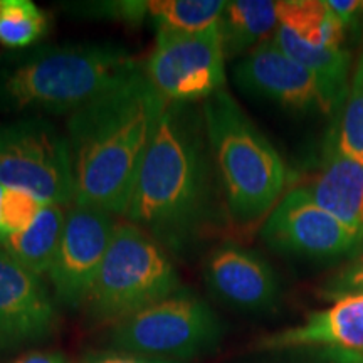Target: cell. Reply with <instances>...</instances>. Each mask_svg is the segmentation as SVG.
<instances>
[{
    "label": "cell",
    "instance_id": "1",
    "mask_svg": "<svg viewBox=\"0 0 363 363\" xmlns=\"http://www.w3.org/2000/svg\"><path fill=\"white\" fill-rule=\"evenodd\" d=\"M222 190L199 104L167 101L126 208L138 225L185 256L216 225Z\"/></svg>",
    "mask_w": 363,
    "mask_h": 363
},
{
    "label": "cell",
    "instance_id": "2",
    "mask_svg": "<svg viewBox=\"0 0 363 363\" xmlns=\"http://www.w3.org/2000/svg\"><path fill=\"white\" fill-rule=\"evenodd\" d=\"M165 104L142 69L71 113L66 142L74 203L125 217Z\"/></svg>",
    "mask_w": 363,
    "mask_h": 363
},
{
    "label": "cell",
    "instance_id": "3",
    "mask_svg": "<svg viewBox=\"0 0 363 363\" xmlns=\"http://www.w3.org/2000/svg\"><path fill=\"white\" fill-rule=\"evenodd\" d=\"M201 108L227 219L240 230L262 225L283 199V157L225 88Z\"/></svg>",
    "mask_w": 363,
    "mask_h": 363
},
{
    "label": "cell",
    "instance_id": "4",
    "mask_svg": "<svg viewBox=\"0 0 363 363\" xmlns=\"http://www.w3.org/2000/svg\"><path fill=\"white\" fill-rule=\"evenodd\" d=\"M143 67L116 44L40 49L0 79V98L16 111L71 115Z\"/></svg>",
    "mask_w": 363,
    "mask_h": 363
},
{
    "label": "cell",
    "instance_id": "5",
    "mask_svg": "<svg viewBox=\"0 0 363 363\" xmlns=\"http://www.w3.org/2000/svg\"><path fill=\"white\" fill-rule=\"evenodd\" d=\"M180 288L170 252L138 225L121 222L84 306L93 320L113 326Z\"/></svg>",
    "mask_w": 363,
    "mask_h": 363
},
{
    "label": "cell",
    "instance_id": "6",
    "mask_svg": "<svg viewBox=\"0 0 363 363\" xmlns=\"http://www.w3.org/2000/svg\"><path fill=\"white\" fill-rule=\"evenodd\" d=\"M224 325L207 301L180 288L172 296L113 325V350L172 362H187L214 352Z\"/></svg>",
    "mask_w": 363,
    "mask_h": 363
},
{
    "label": "cell",
    "instance_id": "7",
    "mask_svg": "<svg viewBox=\"0 0 363 363\" xmlns=\"http://www.w3.org/2000/svg\"><path fill=\"white\" fill-rule=\"evenodd\" d=\"M0 184L49 203H74L66 136L44 118L0 125Z\"/></svg>",
    "mask_w": 363,
    "mask_h": 363
},
{
    "label": "cell",
    "instance_id": "8",
    "mask_svg": "<svg viewBox=\"0 0 363 363\" xmlns=\"http://www.w3.org/2000/svg\"><path fill=\"white\" fill-rule=\"evenodd\" d=\"M224 62L219 24L194 34L157 27L155 48L143 69L163 99L197 104L224 89Z\"/></svg>",
    "mask_w": 363,
    "mask_h": 363
},
{
    "label": "cell",
    "instance_id": "9",
    "mask_svg": "<svg viewBox=\"0 0 363 363\" xmlns=\"http://www.w3.org/2000/svg\"><path fill=\"white\" fill-rule=\"evenodd\" d=\"M261 239L274 252L306 259H347L363 252V238L294 185L266 217Z\"/></svg>",
    "mask_w": 363,
    "mask_h": 363
},
{
    "label": "cell",
    "instance_id": "10",
    "mask_svg": "<svg viewBox=\"0 0 363 363\" xmlns=\"http://www.w3.org/2000/svg\"><path fill=\"white\" fill-rule=\"evenodd\" d=\"M116 225L115 216L99 208L78 203L67 207L61 239L45 276L57 305L71 310L86 305Z\"/></svg>",
    "mask_w": 363,
    "mask_h": 363
},
{
    "label": "cell",
    "instance_id": "11",
    "mask_svg": "<svg viewBox=\"0 0 363 363\" xmlns=\"http://www.w3.org/2000/svg\"><path fill=\"white\" fill-rule=\"evenodd\" d=\"M57 323V301L45 278L0 249V353L44 342Z\"/></svg>",
    "mask_w": 363,
    "mask_h": 363
},
{
    "label": "cell",
    "instance_id": "12",
    "mask_svg": "<svg viewBox=\"0 0 363 363\" xmlns=\"http://www.w3.org/2000/svg\"><path fill=\"white\" fill-rule=\"evenodd\" d=\"M234 81L244 93L284 110L335 115L315 76L289 57L272 38L240 59L234 67Z\"/></svg>",
    "mask_w": 363,
    "mask_h": 363
},
{
    "label": "cell",
    "instance_id": "13",
    "mask_svg": "<svg viewBox=\"0 0 363 363\" xmlns=\"http://www.w3.org/2000/svg\"><path fill=\"white\" fill-rule=\"evenodd\" d=\"M262 352L308 350L333 363H363V296L308 313L305 321L256 342Z\"/></svg>",
    "mask_w": 363,
    "mask_h": 363
},
{
    "label": "cell",
    "instance_id": "14",
    "mask_svg": "<svg viewBox=\"0 0 363 363\" xmlns=\"http://www.w3.org/2000/svg\"><path fill=\"white\" fill-rule=\"evenodd\" d=\"M203 281L212 296L238 311L266 313L281 296L278 272L269 261L234 242L220 244L207 254Z\"/></svg>",
    "mask_w": 363,
    "mask_h": 363
},
{
    "label": "cell",
    "instance_id": "15",
    "mask_svg": "<svg viewBox=\"0 0 363 363\" xmlns=\"http://www.w3.org/2000/svg\"><path fill=\"white\" fill-rule=\"evenodd\" d=\"M296 187L363 238V165L340 152L331 131L325 138L320 165Z\"/></svg>",
    "mask_w": 363,
    "mask_h": 363
},
{
    "label": "cell",
    "instance_id": "16",
    "mask_svg": "<svg viewBox=\"0 0 363 363\" xmlns=\"http://www.w3.org/2000/svg\"><path fill=\"white\" fill-rule=\"evenodd\" d=\"M272 40L289 57H293L299 65L305 66L315 76V79L323 89L326 99H328L335 118H337L345 103V98H347L353 62H355L350 49L315 48V45L303 43L301 39L296 38L291 30H288L283 26H278V29L272 34Z\"/></svg>",
    "mask_w": 363,
    "mask_h": 363
},
{
    "label": "cell",
    "instance_id": "17",
    "mask_svg": "<svg viewBox=\"0 0 363 363\" xmlns=\"http://www.w3.org/2000/svg\"><path fill=\"white\" fill-rule=\"evenodd\" d=\"M278 2L233 0L225 2L219 30L225 59L251 52L278 29Z\"/></svg>",
    "mask_w": 363,
    "mask_h": 363
},
{
    "label": "cell",
    "instance_id": "18",
    "mask_svg": "<svg viewBox=\"0 0 363 363\" xmlns=\"http://www.w3.org/2000/svg\"><path fill=\"white\" fill-rule=\"evenodd\" d=\"M278 22L315 48L342 49L347 38L325 0H279Z\"/></svg>",
    "mask_w": 363,
    "mask_h": 363
},
{
    "label": "cell",
    "instance_id": "19",
    "mask_svg": "<svg viewBox=\"0 0 363 363\" xmlns=\"http://www.w3.org/2000/svg\"><path fill=\"white\" fill-rule=\"evenodd\" d=\"M66 212L67 207L48 203L34 224L2 249L27 269L45 278L61 239Z\"/></svg>",
    "mask_w": 363,
    "mask_h": 363
},
{
    "label": "cell",
    "instance_id": "20",
    "mask_svg": "<svg viewBox=\"0 0 363 363\" xmlns=\"http://www.w3.org/2000/svg\"><path fill=\"white\" fill-rule=\"evenodd\" d=\"M224 9L222 0H153L148 16L157 27L194 34L219 24Z\"/></svg>",
    "mask_w": 363,
    "mask_h": 363
},
{
    "label": "cell",
    "instance_id": "21",
    "mask_svg": "<svg viewBox=\"0 0 363 363\" xmlns=\"http://www.w3.org/2000/svg\"><path fill=\"white\" fill-rule=\"evenodd\" d=\"M330 131L340 152L363 165V45L353 62L347 98Z\"/></svg>",
    "mask_w": 363,
    "mask_h": 363
},
{
    "label": "cell",
    "instance_id": "22",
    "mask_svg": "<svg viewBox=\"0 0 363 363\" xmlns=\"http://www.w3.org/2000/svg\"><path fill=\"white\" fill-rule=\"evenodd\" d=\"M48 13L30 0H0V44L27 48L48 30Z\"/></svg>",
    "mask_w": 363,
    "mask_h": 363
},
{
    "label": "cell",
    "instance_id": "23",
    "mask_svg": "<svg viewBox=\"0 0 363 363\" xmlns=\"http://www.w3.org/2000/svg\"><path fill=\"white\" fill-rule=\"evenodd\" d=\"M318 298L325 303L363 296V252L337 267L316 289Z\"/></svg>",
    "mask_w": 363,
    "mask_h": 363
},
{
    "label": "cell",
    "instance_id": "24",
    "mask_svg": "<svg viewBox=\"0 0 363 363\" xmlns=\"http://www.w3.org/2000/svg\"><path fill=\"white\" fill-rule=\"evenodd\" d=\"M86 11L93 12L98 19H113L126 22L128 26L142 24L145 17L148 16V2H133V0H123V2H98L88 4Z\"/></svg>",
    "mask_w": 363,
    "mask_h": 363
},
{
    "label": "cell",
    "instance_id": "25",
    "mask_svg": "<svg viewBox=\"0 0 363 363\" xmlns=\"http://www.w3.org/2000/svg\"><path fill=\"white\" fill-rule=\"evenodd\" d=\"M79 363H184V362H172V360H162V358L145 357L138 355V353L131 352H121V350H99V352H89L81 358Z\"/></svg>",
    "mask_w": 363,
    "mask_h": 363
},
{
    "label": "cell",
    "instance_id": "26",
    "mask_svg": "<svg viewBox=\"0 0 363 363\" xmlns=\"http://www.w3.org/2000/svg\"><path fill=\"white\" fill-rule=\"evenodd\" d=\"M325 2L342 24L345 33H350L360 26L363 17L362 0H325Z\"/></svg>",
    "mask_w": 363,
    "mask_h": 363
},
{
    "label": "cell",
    "instance_id": "27",
    "mask_svg": "<svg viewBox=\"0 0 363 363\" xmlns=\"http://www.w3.org/2000/svg\"><path fill=\"white\" fill-rule=\"evenodd\" d=\"M11 363H71L65 352L59 350H34L27 352L24 355Z\"/></svg>",
    "mask_w": 363,
    "mask_h": 363
},
{
    "label": "cell",
    "instance_id": "28",
    "mask_svg": "<svg viewBox=\"0 0 363 363\" xmlns=\"http://www.w3.org/2000/svg\"><path fill=\"white\" fill-rule=\"evenodd\" d=\"M276 363H333L328 358L321 357V355H316L313 358H298V360H286V362H276Z\"/></svg>",
    "mask_w": 363,
    "mask_h": 363
},
{
    "label": "cell",
    "instance_id": "29",
    "mask_svg": "<svg viewBox=\"0 0 363 363\" xmlns=\"http://www.w3.org/2000/svg\"><path fill=\"white\" fill-rule=\"evenodd\" d=\"M4 192H6V187L0 184V207H2V199H4Z\"/></svg>",
    "mask_w": 363,
    "mask_h": 363
}]
</instances>
